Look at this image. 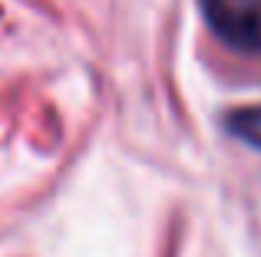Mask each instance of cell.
<instances>
[{
	"mask_svg": "<svg viewBox=\"0 0 261 257\" xmlns=\"http://www.w3.org/2000/svg\"><path fill=\"white\" fill-rule=\"evenodd\" d=\"M208 30L231 50L261 56V0H198Z\"/></svg>",
	"mask_w": 261,
	"mask_h": 257,
	"instance_id": "obj_1",
	"label": "cell"
},
{
	"mask_svg": "<svg viewBox=\"0 0 261 257\" xmlns=\"http://www.w3.org/2000/svg\"><path fill=\"white\" fill-rule=\"evenodd\" d=\"M231 128H235L238 135H242L248 145L261 148V109H248V112H238L235 119H231Z\"/></svg>",
	"mask_w": 261,
	"mask_h": 257,
	"instance_id": "obj_2",
	"label": "cell"
}]
</instances>
